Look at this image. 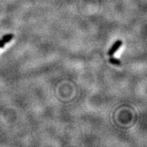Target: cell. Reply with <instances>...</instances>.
<instances>
[{
  "instance_id": "2",
  "label": "cell",
  "mask_w": 147,
  "mask_h": 147,
  "mask_svg": "<svg viewBox=\"0 0 147 147\" xmlns=\"http://www.w3.org/2000/svg\"><path fill=\"white\" fill-rule=\"evenodd\" d=\"M109 61L110 63L113 65H120L121 62V61L118 59L115 58V57H110L109 59Z\"/></svg>"
},
{
  "instance_id": "1",
  "label": "cell",
  "mask_w": 147,
  "mask_h": 147,
  "mask_svg": "<svg viewBox=\"0 0 147 147\" xmlns=\"http://www.w3.org/2000/svg\"><path fill=\"white\" fill-rule=\"evenodd\" d=\"M123 42L121 40H117L115 42V44L113 45V47H111V49H110L109 51H108V55L110 56H113V55H115V53L118 51V49L120 48L121 46H122Z\"/></svg>"
},
{
  "instance_id": "4",
  "label": "cell",
  "mask_w": 147,
  "mask_h": 147,
  "mask_svg": "<svg viewBox=\"0 0 147 147\" xmlns=\"http://www.w3.org/2000/svg\"><path fill=\"white\" fill-rule=\"evenodd\" d=\"M5 45V43L3 42V40H0V48H3Z\"/></svg>"
},
{
  "instance_id": "3",
  "label": "cell",
  "mask_w": 147,
  "mask_h": 147,
  "mask_svg": "<svg viewBox=\"0 0 147 147\" xmlns=\"http://www.w3.org/2000/svg\"><path fill=\"white\" fill-rule=\"evenodd\" d=\"M13 37H14L13 34H7L3 36L2 40H3V42H4L5 43H8V42L10 41V40H12Z\"/></svg>"
}]
</instances>
